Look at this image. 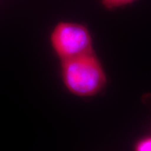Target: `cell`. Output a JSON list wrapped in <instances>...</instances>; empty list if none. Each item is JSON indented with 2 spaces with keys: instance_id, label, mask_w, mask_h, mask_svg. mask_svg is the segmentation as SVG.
I'll return each mask as SVG.
<instances>
[{
  "instance_id": "cell-1",
  "label": "cell",
  "mask_w": 151,
  "mask_h": 151,
  "mask_svg": "<svg viewBox=\"0 0 151 151\" xmlns=\"http://www.w3.org/2000/svg\"><path fill=\"white\" fill-rule=\"evenodd\" d=\"M61 76L68 91L81 97L95 95L106 83L104 70L94 52L62 61Z\"/></svg>"
},
{
  "instance_id": "cell-2",
  "label": "cell",
  "mask_w": 151,
  "mask_h": 151,
  "mask_svg": "<svg viewBox=\"0 0 151 151\" xmlns=\"http://www.w3.org/2000/svg\"><path fill=\"white\" fill-rule=\"evenodd\" d=\"M52 50L60 61L73 59L94 52L89 30L83 24L60 22L50 36Z\"/></svg>"
},
{
  "instance_id": "cell-3",
  "label": "cell",
  "mask_w": 151,
  "mask_h": 151,
  "mask_svg": "<svg viewBox=\"0 0 151 151\" xmlns=\"http://www.w3.org/2000/svg\"><path fill=\"white\" fill-rule=\"evenodd\" d=\"M135 1L137 0H101L104 6L109 10L130 4Z\"/></svg>"
},
{
  "instance_id": "cell-4",
  "label": "cell",
  "mask_w": 151,
  "mask_h": 151,
  "mask_svg": "<svg viewBox=\"0 0 151 151\" xmlns=\"http://www.w3.org/2000/svg\"><path fill=\"white\" fill-rule=\"evenodd\" d=\"M134 151H151V136L138 141L134 148Z\"/></svg>"
}]
</instances>
